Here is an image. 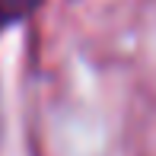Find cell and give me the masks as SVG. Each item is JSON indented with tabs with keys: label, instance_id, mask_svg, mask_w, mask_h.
<instances>
[{
	"label": "cell",
	"instance_id": "obj_1",
	"mask_svg": "<svg viewBox=\"0 0 156 156\" xmlns=\"http://www.w3.org/2000/svg\"><path fill=\"white\" fill-rule=\"evenodd\" d=\"M38 6H41V0H0V29L29 19Z\"/></svg>",
	"mask_w": 156,
	"mask_h": 156
}]
</instances>
